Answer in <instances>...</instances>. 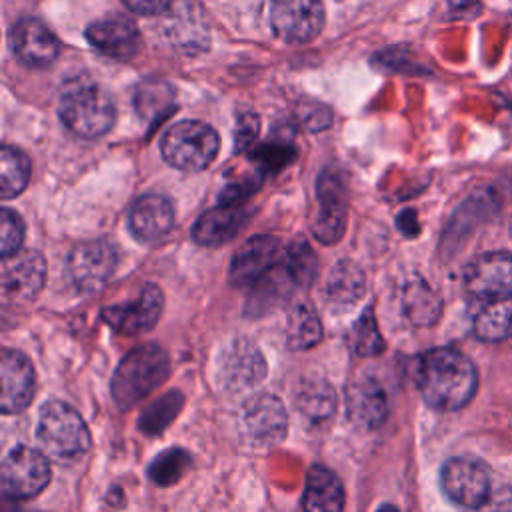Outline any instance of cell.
Returning a JSON list of instances; mask_svg holds the SVG:
<instances>
[{"instance_id": "obj_29", "label": "cell", "mask_w": 512, "mask_h": 512, "mask_svg": "<svg viewBox=\"0 0 512 512\" xmlns=\"http://www.w3.org/2000/svg\"><path fill=\"white\" fill-rule=\"evenodd\" d=\"M30 180V160L14 146H2L0 150V190L2 198L8 200L20 194Z\"/></svg>"}, {"instance_id": "obj_3", "label": "cell", "mask_w": 512, "mask_h": 512, "mask_svg": "<svg viewBox=\"0 0 512 512\" xmlns=\"http://www.w3.org/2000/svg\"><path fill=\"white\" fill-rule=\"evenodd\" d=\"M36 436L42 452L58 464H76L90 448L86 422L72 406L58 400L42 406Z\"/></svg>"}, {"instance_id": "obj_22", "label": "cell", "mask_w": 512, "mask_h": 512, "mask_svg": "<svg viewBox=\"0 0 512 512\" xmlns=\"http://www.w3.org/2000/svg\"><path fill=\"white\" fill-rule=\"evenodd\" d=\"M346 406H348V416L350 420L366 430H374L382 426L388 414V402L382 386L372 380L364 378L354 382L348 388L346 396Z\"/></svg>"}, {"instance_id": "obj_40", "label": "cell", "mask_w": 512, "mask_h": 512, "mask_svg": "<svg viewBox=\"0 0 512 512\" xmlns=\"http://www.w3.org/2000/svg\"><path fill=\"white\" fill-rule=\"evenodd\" d=\"M510 238H512V218H510Z\"/></svg>"}, {"instance_id": "obj_27", "label": "cell", "mask_w": 512, "mask_h": 512, "mask_svg": "<svg viewBox=\"0 0 512 512\" xmlns=\"http://www.w3.org/2000/svg\"><path fill=\"white\" fill-rule=\"evenodd\" d=\"M474 334L484 342L512 338V300L488 302L474 318Z\"/></svg>"}, {"instance_id": "obj_8", "label": "cell", "mask_w": 512, "mask_h": 512, "mask_svg": "<svg viewBox=\"0 0 512 512\" xmlns=\"http://www.w3.org/2000/svg\"><path fill=\"white\" fill-rule=\"evenodd\" d=\"M270 24L288 44L310 42L324 26L322 0H270Z\"/></svg>"}, {"instance_id": "obj_28", "label": "cell", "mask_w": 512, "mask_h": 512, "mask_svg": "<svg viewBox=\"0 0 512 512\" xmlns=\"http://www.w3.org/2000/svg\"><path fill=\"white\" fill-rule=\"evenodd\" d=\"M322 338V324L308 304H294L286 320V342L294 350H306Z\"/></svg>"}, {"instance_id": "obj_2", "label": "cell", "mask_w": 512, "mask_h": 512, "mask_svg": "<svg viewBox=\"0 0 512 512\" xmlns=\"http://www.w3.org/2000/svg\"><path fill=\"white\" fill-rule=\"evenodd\" d=\"M170 374V360L162 346L148 342L130 350L118 364L110 392L118 408L126 410L154 392Z\"/></svg>"}, {"instance_id": "obj_25", "label": "cell", "mask_w": 512, "mask_h": 512, "mask_svg": "<svg viewBox=\"0 0 512 512\" xmlns=\"http://www.w3.org/2000/svg\"><path fill=\"white\" fill-rule=\"evenodd\" d=\"M296 408L312 422L328 420L336 410V392L324 378L306 380L296 392Z\"/></svg>"}, {"instance_id": "obj_20", "label": "cell", "mask_w": 512, "mask_h": 512, "mask_svg": "<svg viewBox=\"0 0 512 512\" xmlns=\"http://www.w3.org/2000/svg\"><path fill=\"white\" fill-rule=\"evenodd\" d=\"M266 374V362L256 344L246 338L236 340L226 352L222 362L224 386L232 392H242L258 384Z\"/></svg>"}, {"instance_id": "obj_13", "label": "cell", "mask_w": 512, "mask_h": 512, "mask_svg": "<svg viewBox=\"0 0 512 512\" xmlns=\"http://www.w3.org/2000/svg\"><path fill=\"white\" fill-rule=\"evenodd\" d=\"M46 280V264L40 252L20 250L2 260V294L10 302H30Z\"/></svg>"}, {"instance_id": "obj_31", "label": "cell", "mask_w": 512, "mask_h": 512, "mask_svg": "<svg viewBox=\"0 0 512 512\" xmlns=\"http://www.w3.org/2000/svg\"><path fill=\"white\" fill-rule=\"evenodd\" d=\"M184 404V396L180 392H168L160 396L156 402H152L140 416L138 426L144 434H158L162 432L180 412Z\"/></svg>"}, {"instance_id": "obj_1", "label": "cell", "mask_w": 512, "mask_h": 512, "mask_svg": "<svg viewBox=\"0 0 512 512\" xmlns=\"http://www.w3.org/2000/svg\"><path fill=\"white\" fill-rule=\"evenodd\" d=\"M416 384L428 406L450 412L472 400L478 374L472 360L460 350L434 348L420 358Z\"/></svg>"}, {"instance_id": "obj_12", "label": "cell", "mask_w": 512, "mask_h": 512, "mask_svg": "<svg viewBox=\"0 0 512 512\" xmlns=\"http://www.w3.org/2000/svg\"><path fill=\"white\" fill-rule=\"evenodd\" d=\"M162 306V290L156 284H144L134 300L106 306L102 310V320L120 334L136 336L156 326L162 314Z\"/></svg>"}, {"instance_id": "obj_16", "label": "cell", "mask_w": 512, "mask_h": 512, "mask_svg": "<svg viewBox=\"0 0 512 512\" xmlns=\"http://www.w3.org/2000/svg\"><path fill=\"white\" fill-rule=\"evenodd\" d=\"M0 408L4 414H14L24 410L34 396V366L32 362L18 350L6 348L0 360Z\"/></svg>"}, {"instance_id": "obj_35", "label": "cell", "mask_w": 512, "mask_h": 512, "mask_svg": "<svg viewBox=\"0 0 512 512\" xmlns=\"http://www.w3.org/2000/svg\"><path fill=\"white\" fill-rule=\"evenodd\" d=\"M0 214H2L0 216V252H2V260H4L22 250L24 222L10 208H2Z\"/></svg>"}, {"instance_id": "obj_9", "label": "cell", "mask_w": 512, "mask_h": 512, "mask_svg": "<svg viewBox=\"0 0 512 512\" xmlns=\"http://www.w3.org/2000/svg\"><path fill=\"white\" fill-rule=\"evenodd\" d=\"M444 494L462 508L478 510L490 496V476L482 462L458 456L450 458L440 472Z\"/></svg>"}, {"instance_id": "obj_15", "label": "cell", "mask_w": 512, "mask_h": 512, "mask_svg": "<svg viewBox=\"0 0 512 512\" xmlns=\"http://www.w3.org/2000/svg\"><path fill=\"white\" fill-rule=\"evenodd\" d=\"M88 42L104 56L128 60L140 50V32L134 20L122 14H110L86 28Z\"/></svg>"}, {"instance_id": "obj_23", "label": "cell", "mask_w": 512, "mask_h": 512, "mask_svg": "<svg viewBox=\"0 0 512 512\" xmlns=\"http://www.w3.org/2000/svg\"><path fill=\"white\" fill-rule=\"evenodd\" d=\"M344 486L338 476L326 466L316 464L308 472L302 510L304 512H342L344 510Z\"/></svg>"}, {"instance_id": "obj_18", "label": "cell", "mask_w": 512, "mask_h": 512, "mask_svg": "<svg viewBox=\"0 0 512 512\" xmlns=\"http://www.w3.org/2000/svg\"><path fill=\"white\" fill-rule=\"evenodd\" d=\"M10 44L16 58L30 68L50 66L60 52L58 38L36 18H24L14 24Z\"/></svg>"}, {"instance_id": "obj_17", "label": "cell", "mask_w": 512, "mask_h": 512, "mask_svg": "<svg viewBox=\"0 0 512 512\" xmlns=\"http://www.w3.org/2000/svg\"><path fill=\"white\" fill-rule=\"evenodd\" d=\"M284 258L282 244L272 234L252 236L234 254L230 278L234 284H252L266 276Z\"/></svg>"}, {"instance_id": "obj_32", "label": "cell", "mask_w": 512, "mask_h": 512, "mask_svg": "<svg viewBox=\"0 0 512 512\" xmlns=\"http://www.w3.org/2000/svg\"><path fill=\"white\" fill-rule=\"evenodd\" d=\"M174 92L168 84L160 80L144 82L136 92V110L144 120H152L162 116L166 110L172 108Z\"/></svg>"}, {"instance_id": "obj_14", "label": "cell", "mask_w": 512, "mask_h": 512, "mask_svg": "<svg viewBox=\"0 0 512 512\" xmlns=\"http://www.w3.org/2000/svg\"><path fill=\"white\" fill-rule=\"evenodd\" d=\"M242 424L252 442L258 446H274L284 440L288 430L286 408L272 394H256L242 406Z\"/></svg>"}, {"instance_id": "obj_10", "label": "cell", "mask_w": 512, "mask_h": 512, "mask_svg": "<svg viewBox=\"0 0 512 512\" xmlns=\"http://www.w3.org/2000/svg\"><path fill=\"white\" fill-rule=\"evenodd\" d=\"M464 286L476 300H506L512 294V256L508 252L480 254L468 264Z\"/></svg>"}, {"instance_id": "obj_33", "label": "cell", "mask_w": 512, "mask_h": 512, "mask_svg": "<svg viewBox=\"0 0 512 512\" xmlns=\"http://www.w3.org/2000/svg\"><path fill=\"white\" fill-rule=\"evenodd\" d=\"M188 466H190V454L186 450L168 448L166 452H162L160 456L154 458V462L150 464L148 476L152 478L154 484L170 486L184 476Z\"/></svg>"}, {"instance_id": "obj_38", "label": "cell", "mask_w": 512, "mask_h": 512, "mask_svg": "<svg viewBox=\"0 0 512 512\" xmlns=\"http://www.w3.org/2000/svg\"><path fill=\"white\" fill-rule=\"evenodd\" d=\"M124 6H128L132 12L144 14V16H154L170 8L172 0H122Z\"/></svg>"}, {"instance_id": "obj_11", "label": "cell", "mask_w": 512, "mask_h": 512, "mask_svg": "<svg viewBox=\"0 0 512 512\" xmlns=\"http://www.w3.org/2000/svg\"><path fill=\"white\" fill-rule=\"evenodd\" d=\"M116 262V250L108 242H82L68 256V276L80 292H98L110 280Z\"/></svg>"}, {"instance_id": "obj_4", "label": "cell", "mask_w": 512, "mask_h": 512, "mask_svg": "<svg viewBox=\"0 0 512 512\" xmlns=\"http://www.w3.org/2000/svg\"><path fill=\"white\" fill-rule=\"evenodd\" d=\"M58 114L72 134L80 138H98L112 128L116 106L102 86L78 80L62 92Z\"/></svg>"}, {"instance_id": "obj_26", "label": "cell", "mask_w": 512, "mask_h": 512, "mask_svg": "<svg viewBox=\"0 0 512 512\" xmlns=\"http://www.w3.org/2000/svg\"><path fill=\"white\" fill-rule=\"evenodd\" d=\"M402 306H404V312L410 318V322H414L416 326L434 324L442 310V302H440L438 294L422 280H412L406 284L404 296H402Z\"/></svg>"}, {"instance_id": "obj_30", "label": "cell", "mask_w": 512, "mask_h": 512, "mask_svg": "<svg viewBox=\"0 0 512 512\" xmlns=\"http://www.w3.org/2000/svg\"><path fill=\"white\" fill-rule=\"evenodd\" d=\"M284 270L288 278L298 286H308L318 270L316 254L306 238H294L284 250Z\"/></svg>"}, {"instance_id": "obj_39", "label": "cell", "mask_w": 512, "mask_h": 512, "mask_svg": "<svg viewBox=\"0 0 512 512\" xmlns=\"http://www.w3.org/2000/svg\"><path fill=\"white\" fill-rule=\"evenodd\" d=\"M376 512H398V508H396V506H392V504H382Z\"/></svg>"}, {"instance_id": "obj_7", "label": "cell", "mask_w": 512, "mask_h": 512, "mask_svg": "<svg viewBox=\"0 0 512 512\" xmlns=\"http://www.w3.org/2000/svg\"><path fill=\"white\" fill-rule=\"evenodd\" d=\"M318 210L312 220L314 236L324 244H336L346 230L348 188L340 170L328 168L318 176Z\"/></svg>"}, {"instance_id": "obj_6", "label": "cell", "mask_w": 512, "mask_h": 512, "mask_svg": "<svg viewBox=\"0 0 512 512\" xmlns=\"http://www.w3.org/2000/svg\"><path fill=\"white\" fill-rule=\"evenodd\" d=\"M50 458L30 446H14L0 466V490L6 498L26 500L50 482Z\"/></svg>"}, {"instance_id": "obj_36", "label": "cell", "mask_w": 512, "mask_h": 512, "mask_svg": "<svg viewBox=\"0 0 512 512\" xmlns=\"http://www.w3.org/2000/svg\"><path fill=\"white\" fill-rule=\"evenodd\" d=\"M258 116L244 114L236 126V150H246L258 136Z\"/></svg>"}, {"instance_id": "obj_37", "label": "cell", "mask_w": 512, "mask_h": 512, "mask_svg": "<svg viewBox=\"0 0 512 512\" xmlns=\"http://www.w3.org/2000/svg\"><path fill=\"white\" fill-rule=\"evenodd\" d=\"M476 512H512V488H496Z\"/></svg>"}, {"instance_id": "obj_21", "label": "cell", "mask_w": 512, "mask_h": 512, "mask_svg": "<svg viewBox=\"0 0 512 512\" xmlns=\"http://www.w3.org/2000/svg\"><path fill=\"white\" fill-rule=\"evenodd\" d=\"M248 210L238 204H220L204 212L194 228L192 238L202 246H222L236 238V234L246 226Z\"/></svg>"}, {"instance_id": "obj_34", "label": "cell", "mask_w": 512, "mask_h": 512, "mask_svg": "<svg viewBox=\"0 0 512 512\" xmlns=\"http://www.w3.org/2000/svg\"><path fill=\"white\" fill-rule=\"evenodd\" d=\"M350 344L358 356H376L384 350V338L378 332L374 312L368 308L352 328Z\"/></svg>"}, {"instance_id": "obj_19", "label": "cell", "mask_w": 512, "mask_h": 512, "mask_svg": "<svg viewBox=\"0 0 512 512\" xmlns=\"http://www.w3.org/2000/svg\"><path fill=\"white\" fill-rule=\"evenodd\" d=\"M174 224V208L168 198L160 194H146L138 198L128 212V228L140 242H158Z\"/></svg>"}, {"instance_id": "obj_5", "label": "cell", "mask_w": 512, "mask_h": 512, "mask_svg": "<svg viewBox=\"0 0 512 512\" xmlns=\"http://www.w3.org/2000/svg\"><path fill=\"white\" fill-rule=\"evenodd\" d=\"M218 148L220 138L216 130L200 120H182L170 126L160 140L164 160L186 172L204 170L214 162Z\"/></svg>"}, {"instance_id": "obj_24", "label": "cell", "mask_w": 512, "mask_h": 512, "mask_svg": "<svg viewBox=\"0 0 512 512\" xmlns=\"http://www.w3.org/2000/svg\"><path fill=\"white\" fill-rule=\"evenodd\" d=\"M366 280L358 264L350 260L338 262L326 278V296L336 306H350L364 296Z\"/></svg>"}]
</instances>
